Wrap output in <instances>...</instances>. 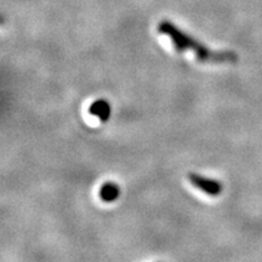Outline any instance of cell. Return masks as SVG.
<instances>
[{"label": "cell", "mask_w": 262, "mask_h": 262, "mask_svg": "<svg viewBox=\"0 0 262 262\" xmlns=\"http://www.w3.org/2000/svg\"><path fill=\"white\" fill-rule=\"evenodd\" d=\"M158 32L160 34L170 38V41H171L176 51H191L201 62H205V63H235L238 61V55L234 51L211 50L210 48L205 47L195 38L188 35L187 33L181 31L178 26L171 24L170 21H166V19H164L158 25Z\"/></svg>", "instance_id": "1"}, {"label": "cell", "mask_w": 262, "mask_h": 262, "mask_svg": "<svg viewBox=\"0 0 262 262\" xmlns=\"http://www.w3.org/2000/svg\"><path fill=\"white\" fill-rule=\"evenodd\" d=\"M188 181L192 183V186H194L195 188H198L199 191H202L205 194L210 196H217L221 194L224 186L220 181L214 179L205 178V176L199 175L195 172H189L188 173Z\"/></svg>", "instance_id": "2"}, {"label": "cell", "mask_w": 262, "mask_h": 262, "mask_svg": "<svg viewBox=\"0 0 262 262\" xmlns=\"http://www.w3.org/2000/svg\"><path fill=\"white\" fill-rule=\"evenodd\" d=\"M89 112L97 117L101 122H107L111 116V106L106 100H97L91 104Z\"/></svg>", "instance_id": "3"}, {"label": "cell", "mask_w": 262, "mask_h": 262, "mask_svg": "<svg viewBox=\"0 0 262 262\" xmlns=\"http://www.w3.org/2000/svg\"><path fill=\"white\" fill-rule=\"evenodd\" d=\"M120 189L119 186L114 182H106L103 183L102 187L100 188V198L106 203H112L118 199L119 196Z\"/></svg>", "instance_id": "4"}]
</instances>
